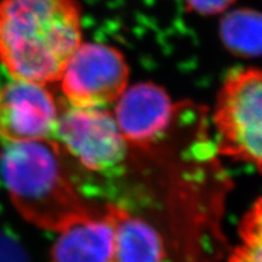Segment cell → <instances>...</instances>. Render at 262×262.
<instances>
[{"mask_svg": "<svg viewBox=\"0 0 262 262\" xmlns=\"http://www.w3.org/2000/svg\"><path fill=\"white\" fill-rule=\"evenodd\" d=\"M81 42L77 0H0V63L12 79L58 81Z\"/></svg>", "mask_w": 262, "mask_h": 262, "instance_id": "cell-1", "label": "cell"}, {"mask_svg": "<svg viewBox=\"0 0 262 262\" xmlns=\"http://www.w3.org/2000/svg\"><path fill=\"white\" fill-rule=\"evenodd\" d=\"M0 176L17 211L40 228L61 232L104 210L81 198L54 140H0Z\"/></svg>", "mask_w": 262, "mask_h": 262, "instance_id": "cell-2", "label": "cell"}, {"mask_svg": "<svg viewBox=\"0 0 262 262\" xmlns=\"http://www.w3.org/2000/svg\"><path fill=\"white\" fill-rule=\"evenodd\" d=\"M219 155L262 172V71L239 68L225 78L214 111Z\"/></svg>", "mask_w": 262, "mask_h": 262, "instance_id": "cell-3", "label": "cell"}, {"mask_svg": "<svg viewBox=\"0 0 262 262\" xmlns=\"http://www.w3.org/2000/svg\"><path fill=\"white\" fill-rule=\"evenodd\" d=\"M54 141L64 156H71L91 172L112 173L127 158L129 145L116 119L102 108L60 107Z\"/></svg>", "mask_w": 262, "mask_h": 262, "instance_id": "cell-4", "label": "cell"}, {"mask_svg": "<svg viewBox=\"0 0 262 262\" xmlns=\"http://www.w3.org/2000/svg\"><path fill=\"white\" fill-rule=\"evenodd\" d=\"M129 66L118 49L101 42H81L61 74V88L70 106L102 108L124 93Z\"/></svg>", "mask_w": 262, "mask_h": 262, "instance_id": "cell-5", "label": "cell"}, {"mask_svg": "<svg viewBox=\"0 0 262 262\" xmlns=\"http://www.w3.org/2000/svg\"><path fill=\"white\" fill-rule=\"evenodd\" d=\"M60 106L45 85L12 79L0 88V140H54Z\"/></svg>", "mask_w": 262, "mask_h": 262, "instance_id": "cell-6", "label": "cell"}, {"mask_svg": "<svg viewBox=\"0 0 262 262\" xmlns=\"http://www.w3.org/2000/svg\"><path fill=\"white\" fill-rule=\"evenodd\" d=\"M178 110L163 88L139 83L118 97L113 117L127 145L149 152L169 133Z\"/></svg>", "mask_w": 262, "mask_h": 262, "instance_id": "cell-7", "label": "cell"}, {"mask_svg": "<svg viewBox=\"0 0 262 262\" xmlns=\"http://www.w3.org/2000/svg\"><path fill=\"white\" fill-rule=\"evenodd\" d=\"M51 249V262H112L114 225L110 205L101 215L68 226Z\"/></svg>", "mask_w": 262, "mask_h": 262, "instance_id": "cell-8", "label": "cell"}, {"mask_svg": "<svg viewBox=\"0 0 262 262\" xmlns=\"http://www.w3.org/2000/svg\"><path fill=\"white\" fill-rule=\"evenodd\" d=\"M114 225L112 262H166L165 241L152 224L110 205Z\"/></svg>", "mask_w": 262, "mask_h": 262, "instance_id": "cell-9", "label": "cell"}, {"mask_svg": "<svg viewBox=\"0 0 262 262\" xmlns=\"http://www.w3.org/2000/svg\"><path fill=\"white\" fill-rule=\"evenodd\" d=\"M225 48L241 57L262 56V12L254 9L229 11L220 22Z\"/></svg>", "mask_w": 262, "mask_h": 262, "instance_id": "cell-10", "label": "cell"}, {"mask_svg": "<svg viewBox=\"0 0 262 262\" xmlns=\"http://www.w3.org/2000/svg\"><path fill=\"white\" fill-rule=\"evenodd\" d=\"M239 244L228 262H262V198L257 199L239 225Z\"/></svg>", "mask_w": 262, "mask_h": 262, "instance_id": "cell-11", "label": "cell"}, {"mask_svg": "<svg viewBox=\"0 0 262 262\" xmlns=\"http://www.w3.org/2000/svg\"><path fill=\"white\" fill-rule=\"evenodd\" d=\"M0 262H31L19 239L5 227H0Z\"/></svg>", "mask_w": 262, "mask_h": 262, "instance_id": "cell-12", "label": "cell"}, {"mask_svg": "<svg viewBox=\"0 0 262 262\" xmlns=\"http://www.w3.org/2000/svg\"><path fill=\"white\" fill-rule=\"evenodd\" d=\"M189 10L201 15H217L231 8L235 0H185Z\"/></svg>", "mask_w": 262, "mask_h": 262, "instance_id": "cell-13", "label": "cell"}]
</instances>
